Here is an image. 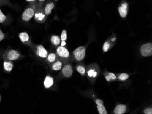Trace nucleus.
I'll use <instances>...</instances> for the list:
<instances>
[{
	"label": "nucleus",
	"mask_w": 152,
	"mask_h": 114,
	"mask_svg": "<svg viewBox=\"0 0 152 114\" xmlns=\"http://www.w3.org/2000/svg\"><path fill=\"white\" fill-rule=\"evenodd\" d=\"M101 74L99 66L96 63H92L86 66V73L87 78L93 85Z\"/></svg>",
	"instance_id": "nucleus-1"
},
{
	"label": "nucleus",
	"mask_w": 152,
	"mask_h": 114,
	"mask_svg": "<svg viewBox=\"0 0 152 114\" xmlns=\"http://www.w3.org/2000/svg\"><path fill=\"white\" fill-rule=\"evenodd\" d=\"M56 54L58 60L62 61L64 64L69 62L72 59V56L69 51L64 46L58 47L56 49Z\"/></svg>",
	"instance_id": "nucleus-2"
},
{
	"label": "nucleus",
	"mask_w": 152,
	"mask_h": 114,
	"mask_svg": "<svg viewBox=\"0 0 152 114\" xmlns=\"http://www.w3.org/2000/svg\"><path fill=\"white\" fill-rule=\"evenodd\" d=\"M36 2L29 3V6L25 9L22 14V18L25 22H28L34 17V14L36 11Z\"/></svg>",
	"instance_id": "nucleus-3"
},
{
	"label": "nucleus",
	"mask_w": 152,
	"mask_h": 114,
	"mask_svg": "<svg viewBox=\"0 0 152 114\" xmlns=\"http://www.w3.org/2000/svg\"><path fill=\"white\" fill-rule=\"evenodd\" d=\"M86 51V47L84 46L78 47L72 52V59L76 62H80L85 58Z\"/></svg>",
	"instance_id": "nucleus-4"
},
{
	"label": "nucleus",
	"mask_w": 152,
	"mask_h": 114,
	"mask_svg": "<svg viewBox=\"0 0 152 114\" xmlns=\"http://www.w3.org/2000/svg\"><path fill=\"white\" fill-rule=\"evenodd\" d=\"M48 16L44 12L43 7L37 9L34 15V18L37 23H44L47 19Z\"/></svg>",
	"instance_id": "nucleus-5"
},
{
	"label": "nucleus",
	"mask_w": 152,
	"mask_h": 114,
	"mask_svg": "<svg viewBox=\"0 0 152 114\" xmlns=\"http://www.w3.org/2000/svg\"><path fill=\"white\" fill-rule=\"evenodd\" d=\"M21 55L18 51L13 49H9L5 51L3 54V57L5 59L10 61H16L20 58Z\"/></svg>",
	"instance_id": "nucleus-6"
},
{
	"label": "nucleus",
	"mask_w": 152,
	"mask_h": 114,
	"mask_svg": "<svg viewBox=\"0 0 152 114\" xmlns=\"http://www.w3.org/2000/svg\"><path fill=\"white\" fill-rule=\"evenodd\" d=\"M32 48H34L36 56L39 58L46 59L48 55V51L42 45H35Z\"/></svg>",
	"instance_id": "nucleus-7"
},
{
	"label": "nucleus",
	"mask_w": 152,
	"mask_h": 114,
	"mask_svg": "<svg viewBox=\"0 0 152 114\" xmlns=\"http://www.w3.org/2000/svg\"><path fill=\"white\" fill-rule=\"evenodd\" d=\"M140 53L143 57H151L152 55V43H147L141 46Z\"/></svg>",
	"instance_id": "nucleus-8"
},
{
	"label": "nucleus",
	"mask_w": 152,
	"mask_h": 114,
	"mask_svg": "<svg viewBox=\"0 0 152 114\" xmlns=\"http://www.w3.org/2000/svg\"><path fill=\"white\" fill-rule=\"evenodd\" d=\"M61 69V74L64 77L69 78L72 77L73 74V70L71 64L69 62L65 64Z\"/></svg>",
	"instance_id": "nucleus-9"
},
{
	"label": "nucleus",
	"mask_w": 152,
	"mask_h": 114,
	"mask_svg": "<svg viewBox=\"0 0 152 114\" xmlns=\"http://www.w3.org/2000/svg\"><path fill=\"white\" fill-rule=\"evenodd\" d=\"M129 4L125 1H122L118 7L119 15L122 18H125L128 14Z\"/></svg>",
	"instance_id": "nucleus-10"
},
{
	"label": "nucleus",
	"mask_w": 152,
	"mask_h": 114,
	"mask_svg": "<svg viewBox=\"0 0 152 114\" xmlns=\"http://www.w3.org/2000/svg\"><path fill=\"white\" fill-rule=\"evenodd\" d=\"M19 37L20 39V41L23 44L30 47L32 48L33 46V43L31 40L29 35L26 32H20L19 35Z\"/></svg>",
	"instance_id": "nucleus-11"
},
{
	"label": "nucleus",
	"mask_w": 152,
	"mask_h": 114,
	"mask_svg": "<svg viewBox=\"0 0 152 114\" xmlns=\"http://www.w3.org/2000/svg\"><path fill=\"white\" fill-rule=\"evenodd\" d=\"M117 40L116 36H111L106 41H105L102 46V50L104 52H108L115 45Z\"/></svg>",
	"instance_id": "nucleus-12"
},
{
	"label": "nucleus",
	"mask_w": 152,
	"mask_h": 114,
	"mask_svg": "<svg viewBox=\"0 0 152 114\" xmlns=\"http://www.w3.org/2000/svg\"><path fill=\"white\" fill-rule=\"evenodd\" d=\"M96 104V108L98 110V112L100 114H107V111L104 105H103V100L99 99H96L95 100Z\"/></svg>",
	"instance_id": "nucleus-13"
},
{
	"label": "nucleus",
	"mask_w": 152,
	"mask_h": 114,
	"mask_svg": "<svg viewBox=\"0 0 152 114\" xmlns=\"http://www.w3.org/2000/svg\"><path fill=\"white\" fill-rule=\"evenodd\" d=\"M55 3L51 0H48L46 4H44L43 8L47 16L52 13V10L55 7Z\"/></svg>",
	"instance_id": "nucleus-14"
},
{
	"label": "nucleus",
	"mask_w": 152,
	"mask_h": 114,
	"mask_svg": "<svg viewBox=\"0 0 152 114\" xmlns=\"http://www.w3.org/2000/svg\"><path fill=\"white\" fill-rule=\"evenodd\" d=\"M54 80L51 76L48 75L45 77L44 79L43 85L45 89H49L51 88L54 85Z\"/></svg>",
	"instance_id": "nucleus-15"
},
{
	"label": "nucleus",
	"mask_w": 152,
	"mask_h": 114,
	"mask_svg": "<svg viewBox=\"0 0 152 114\" xmlns=\"http://www.w3.org/2000/svg\"><path fill=\"white\" fill-rule=\"evenodd\" d=\"M102 74L104 76L105 79L107 82H112V81H116L117 80L116 75L113 72H108L106 70H105L102 73Z\"/></svg>",
	"instance_id": "nucleus-16"
},
{
	"label": "nucleus",
	"mask_w": 152,
	"mask_h": 114,
	"mask_svg": "<svg viewBox=\"0 0 152 114\" xmlns=\"http://www.w3.org/2000/svg\"><path fill=\"white\" fill-rule=\"evenodd\" d=\"M64 64L62 61L60 60H58L57 61L51 64L50 65V68L53 71H59L61 70Z\"/></svg>",
	"instance_id": "nucleus-17"
},
{
	"label": "nucleus",
	"mask_w": 152,
	"mask_h": 114,
	"mask_svg": "<svg viewBox=\"0 0 152 114\" xmlns=\"http://www.w3.org/2000/svg\"><path fill=\"white\" fill-rule=\"evenodd\" d=\"M127 106L126 105L119 104L117 105L113 110V114H124L127 111Z\"/></svg>",
	"instance_id": "nucleus-18"
},
{
	"label": "nucleus",
	"mask_w": 152,
	"mask_h": 114,
	"mask_svg": "<svg viewBox=\"0 0 152 114\" xmlns=\"http://www.w3.org/2000/svg\"><path fill=\"white\" fill-rule=\"evenodd\" d=\"M3 68L7 72H10L12 71L14 67V64L12 61L9 60H5L3 62Z\"/></svg>",
	"instance_id": "nucleus-19"
},
{
	"label": "nucleus",
	"mask_w": 152,
	"mask_h": 114,
	"mask_svg": "<svg viewBox=\"0 0 152 114\" xmlns=\"http://www.w3.org/2000/svg\"><path fill=\"white\" fill-rule=\"evenodd\" d=\"M77 71L83 76H84L86 73V65L84 64L79 62L76 66Z\"/></svg>",
	"instance_id": "nucleus-20"
},
{
	"label": "nucleus",
	"mask_w": 152,
	"mask_h": 114,
	"mask_svg": "<svg viewBox=\"0 0 152 114\" xmlns=\"http://www.w3.org/2000/svg\"><path fill=\"white\" fill-rule=\"evenodd\" d=\"M58 60V57L56 54L55 53H51L48 55V57L46 58V61L49 64H51Z\"/></svg>",
	"instance_id": "nucleus-21"
},
{
	"label": "nucleus",
	"mask_w": 152,
	"mask_h": 114,
	"mask_svg": "<svg viewBox=\"0 0 152 114\" xmlns=\"http://www.w3.org/2000/svg\"><path fill=\"white\" fill-rule=\"evenodd\" d=\"M116 75L117 76V80L120 81H125L128 80L129 77V75L126 73H119Z\"/></svg>",
	"instance_id": "nucleus-22"
},
{
	"label": "nucleus",
	"mask_w": 152,
	"mask_h": 114,
	"mask_svg": "<svg viewBox=\"0 0 152 114\" xmlns=\"http://www.w3.org/2000/svg\"><path fill=\"white\" fill-rule=\"evenodd\" d=\"M51 41L54 46H57L60 44L61 39L59 36L57 35H53L51 36Z\"/></svg>",
	"instance_id": "nucleus-23"
},
{
	"label": "nucleus",
	"mask_w": 152,
	"mask_h": 114,
	"mask_svg": "<svg viewBox=\"0 0 152 114\" xmlns=\"http://www.w3.org/2000/svg\"><path fill=\"white\" fill-rule=\"evenodd\" d=\"M7 20V17L3 14L2 11H1V8H0V23H5Z\"/></svg>",
	"instance_id": "nucleus-24"
},
{
	"label": "nucleus",
	"mask_w": 152,
	"mask_h": 114,
	"mask_svg": "<svg viewBox=\"0 0 152 114\" xmlns=\"http://www.w3.org/2000/svg\"><path fill=\"white\" fill-rule=\"evenodd\" d=\"M46 0H37L36 2L37 8H42L44 6Z\"/></svg>",
	"instance_id": "nucleus-25"
},
{
	"label": "nucleus",
	"mask_w": 152,
	"mask_h": 114,
	"mask_svg": "<svg viewBox=\"0 0 152 114\" xmlns=\"http://www.w3.org/2000/svg\"><path fill=\"white\" fill-rule=\"evenodd\" d=\"M12 4L9 0H0V6H8L11 7Z\"/></svg>",
	"instance_id": "nucleus-26"
},
{
	"label": "nucleus",
	"mask_w": 152,
	"mask_h": 114,
	"mask_svg": "<svg viewBox=\"0 0 152 114\" xmlns=\"http://www.w3.org/2000/svg\"><path fill=\"white\" fill-rule=\"evenodd\" d=\"M60 39L61 41H65L67 39V34L65 30H64L61 32Z\"/></svg>",
	"instance_id": "nucleus-27"
},
{
	"label": "nucleus",
	"mask_w": 152,
	"mask_h": 114,
	"mask_svg": "<svg viewBox=\"0 0 152 114\" xmlns=\"http://www.w3.org/2000/svg\"><path fill=\"white\" fill-rule=\"evenodd\" d=\"M143 113L145 114H152V108H148L143 110Z\"/></svg>",
	"instance_id": "nucleus-28"
},
{
	"label": "nucleus",
	"mask_w": 152,
	"mask_h": 114,
	"mask_svg": "<svg viewBox=\"0 0 152 114\" xmlns=\"http://www.w3.org/2000/svg\"><path fill=\"white\" fill-rule=\"evenodd\" d=\"M5 34L0 29V42L5 38Z\"/></svg>",
	"instance_id": "nucleus-29"
},
{
	"label": "nucleus",
	"mask_w": 152,
	"mask_h": 114,
	"mask_svg": "<svg viewBox=\"0 0 152 114\" xmlns=\"http://www.w3.org/2000/svg\"><path fill=\"white\" fill-rule=\"evenodd\" d=\"M27 2H29L30 3H35L37 2V0H26Z\"/></svg>",
	"instance_id": "nucleus-30"
},
{
	"label": "nucleus",
	"mask_w": 152,
	"mask_h": 114,
	"mask_svg": "<svg viewBox=\"0 0 152 114\" xmlns=\"http://www.w3.org/2000/svg\"><path fill=\"white\" fill-rule=\"evenodd\" d=\"M61 46H64L66 45V42H65V41H62L61 43Z\"/></svg>",
	"instance_id": "nucleus-31"
},
{
	"label": "nucleus",
	"mask_w": 152,
	"mask_h": 114,
	"mask_svg": "<svg viewBox=\"0 0 152 114\" xmlns=\"http://www.w3.org/2000/svg\"><path fill=\"white\" fill-rule=\"evenodd\" d=\"M1 95H0V102H1Z\"/></svg>",
	"instance_id": "nucleus-32"
},
{
	"label": "nucleus",
	"mask_w": 152,
	"mask_h": 114,
	"mask_svg": "<svg viewBox=\"0 0 152 114\" xmlns=\"http://www.w3.org/2000/svg\"><path fill=\"white\" fill-rule=\"evenodd\" d=\"M53 1H58V0H53Z\"/></svg>",
	"instance_id": "nucleus-33"
}]
</instances>
